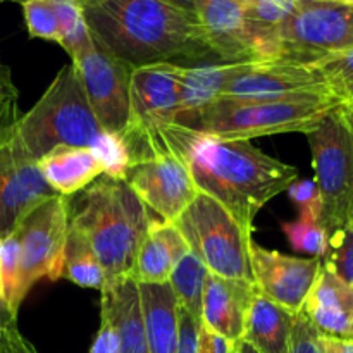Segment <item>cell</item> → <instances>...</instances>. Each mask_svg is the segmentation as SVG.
<instances>
[{
  "mask_svg": "<svg viewBox=\"0 0 353 353\" xmlns=\"http://www.w3.org/2000/svg\"><path fill=\"white\" fill-rule=\"evenodd\" d=\"M150 137L185 162L200 193L226 207L250 233L262 207L299 179V169L264 154L250 140H221L179 123Z\"/></svg>",
  "mask_w": 353,
  "mask_h": 353,
  "instance_id": "6da1fadb",
  "label": "cell"
},
{
  "mask_svg": "<svg viewBox=\"0 0 353 353\" xmlns=\"http://www.w3.org/2000/svg\"><path fill=\"white\" fill-rule=\"evenodd\" d=\"M83 16L90 34L131 68L224 64L199 16L162 0H97Z\"/></svg>",
  "mask_w": 353,
  "mask_h": 353,
  "instance_id": "7a4b0ae2",
  "label": "cell"
},
{
  "mask_svg": "<svg viewBox=\"0 0 353 353\" xmlns=\"http://www.w3.org/2000/svg\"><path fill=\"white\" fill-rule=\"evenodd\" d=\"M68 199L69 228L92 247L105 285L133 276L138 248L150 226V214L124 179L100 176Z\"/></svg>",
  "mask_w": 353,
  "mask_h": 353,
  "instance_id": "3957f363",
  "label": "cell"
},
{
  "mask_svg": "<svg viewBox=\"0 0 353 353\" xmlns=\"http://www.w3.org/2000/svg\"><path fill=\"white\" fill-rule=\"evenodd\" d=\"M343 105L334 95H299L271 102L216 100L179 124L221 140H254L281 133H310Z\"/></svg>",
  "mask_w": 353,
  "mask_h": 353,
  "instance_id": "277c9868",
  "label": "cell"
},
{
  "mask_svg": "<svg viewBox=\"0 0 353 353\" xmlns=\"http://www.w3.org/2000/svg\"><path fill=\"white\" fill-rule=\"evenodd\" d=\"M16 137L34 162L59 147L90 148L102 133L74 64L57 72L33 109L17 119Z\"/></svg>",
  "mask_w": 353,
  "mask_h": 353,
  "instance_id": "5b68a950",
  "label": "cell"
},
{
  "mask_svg": "<svg viewBox=\"0 0 353 353\" xmlns=\"http://www.w3.org/2000/svg\"><path fill=\"white\" fill-rule=\"evenodd\" d=\"M174 226L210 274L254 283L248 254L252 233L212 196L199 192Z\"/></svg>",
  "mask_w": 353,
  "mask_h": 353,
  "instance_id": "8992f818",
  "label": "cell"
},
{
  "mask_svg": "<svg viewBox=\"0 0 353 353\" xmlns=\"http://www.w3.org/2000/svg\"><path fill=\"white\" fill-rule=\"evenodd\" d=\"M312 168L323 199V223L327 238L350 223L353 199V130L341 107L316 130L307 133Z\"/></svg>",
  "mask_w": 353,
  "mask_h": 353,
  "instance_id": "52a82bcc",
  "label": "cell"
},
{
  "mask_svg": "<svg viewBox=\"0 0 353 353\" xmlns=\"http://www.w3.org/2000/svg\"><path fill=\"white\" fill-rule=\"evenodd\" d=\"M68 230V199L61 195L41 200L19 219L14 230L19 240V305L40 279L62 278Z\"/></svg>",
  "mask_w": 353,
  "mask_h": 353,
  "instance_id": "ba28073f",
  "label": "cell"
},
{
  "mask_svg": "<svg viewBox=\"0 0 353 353\" xmlns=\"http://www.w3.org/2000/svg\"><path fill=\"white\" fill-rule=\"evenodd\" d=\"M134 145L140 152L131 161L124 181L159 219L174 223L199 195L188 168L154 137L138 138Z\"/></svg>",
  "mask_w": 353,
  "mask_h": 353,
  "instance_id": "9c48e42d",
  "label": "cell"
},
{
  "mask_svg": "<svg viewBox=\"0 0 353 353\" xmlns=\"http://www.w3.org/2000/svg\"><path fill=\"white\" fill-rule=\"evenodd\" d=\"M281 61L312 64L330 54L353 48L350 7L336 2H302L278 28Z\"/></svg>",
  "mask_w": 353,
  "mask_h": 353,
  "instance_id": "30bf717a",
  "label": "cell"
},
{
  "mask_svg": "<svg viewBox=\"0 0 353 353\" xmlns=\"http://www.w3.org/2000/svg\"><path fill=\"white\" fill-rule=\"evenodd\" d=\"M71 62L78 71L86 99L102 130L123 134L130 123L131 65L90 38Z\"/></svg>",
  "mask_w": 353,
  "mask_h": 353,
  "instance_id": "8fae6325",
  "label": "cell"
},
{
  "mask_svg": "<svg viewBox=\"0 0 353 353\" xmlns=\"http://www.w3.org/2000/svg\"><path fill=\"white\" fill-rule=\"evenodd\" d=\"M199 19L224 64L281 61L278 28L255 23L240 3L205 0Z\"/></svg>",
  "mask_w": 353,
  "mask_h": 353,
  "instance_id": "7c38bea8",
  "label": "cell"
},
{
  "mask_svg": "<svg viewBox=\"0 0 353 353\" xmlns=\"http://www.w3.org/2000/svg\"><path fill=\"white\" fill-rule=\"evenodd\" d=\"M299 95H333L312 64L292 61L240 62L233 65L219 100L271 102Z\"/></svg>",
  "mask_w": 353,
  "mask_h": 353,
  "instance_id": "4fadbf2b",
  "label": "cell"
},
{
  "mask_svg": "<svg viewBox=\"0 0 353 353\" xmlns=\"http://www.w3.org/2000/svg\"><path fill=\"white\" fill-rule=\"evenodd\" d=\"M185 65L150 64L131 69L130 123L123 140L150 137L162 126L176 123L181 112Z\"/></svg>",
  "mask_w": 353,
  "mask_h": 353,
  "instance_id": "5bb4252c",
  "label": "cell"
},
{
  "mask_svg": "<svg viewBox=\"0 0 353 353\" xmlns=\"http://www.w3.org/2000/svg\"><path fill=\"white\" fill-rule=\"evenodd\" d=\"M52 195L55 193L21 147L14 126L0 130V236L12 233L31 207Z\"/></svg>",
  "mask_w": 353,
  "mask_h": 353,
  "instance_id": "9a60e30c",
  "label": "cell"
},
{
  "mask_svg": "<svg viewBox=\"0 0 353 353\" xmlns=\"http://www.w3.org/2000/svg\"><path fill=\"white\" fill-rule=\"evenodd\" d=\"M248 254L257 292L292 314L302 312L307 295L321 269V259L293 257L268 250L254 240L250 241Z\"/></svg>",
  "mask_w": 353,
  "mask_h": 353,
  "instance_id": "2e32d148",
  "label": "cell"
},
{
  "mask_svg": "<svg viewBox=\"0 0 353 353\" xmlns=\"http://www.w3.org/2000/svg\"><path fill=\"white\" fill-rule=\"evenodd\" d=\"M257 295L254 283L207 276L202 300V326L217 334L230 345L243 338L248 310Z\"/></svg>",
  "mask_w": 353,
  "mask_h": 353,
  "instance_id": "e0dca14e",
  "label": "cell"
},
{
  "mask_svg": "<svg viewBox=\"0 0 353 353\" xmlns=\"http://www.w3.org/2000/svg\"><path fill=\"white\" fill-rule=\"evenodd\" d=\"M302 314L321 334L347 338L353 326V292L323 261Z\"/></svg>",
  "mask_w": 353,
  "mask_h": 353,
  "instance_id": "ac0fdd59",
  "label": "cell"
},
{
  "mask_svg": "<svg viewBox=\"0 0 353 353\" xmlns=\"http://www.w3.org/2000/svg\"><path fill=\"white\" fill-rule=\"evenodd\" d=\"M100 293V316L116 327L119 353H148L138 283L133 278L121 279L105 285Z\"/></svg>",
  "mask_w": 353,
  "mask_h": 353,
  "instance_id": "d6986e66",
  "label": "cell"
},
{
  "mask_svg": "<svg viewBox=\"0 0 353 353\" xmlns=\"http://www.w3.org/2000/svg\"><path fill=\"white\" fill-rule=\"evenodd\" d=\"M188 252V243L174 223H164L159 217L152 219L138 248L131 278L143 285L168 283L174 265Z\"/></svg>",
  "mask_w": 353,
  "mask_h": 353,
  "instance_id": "ffe728a7",
  "label": "cell"
},
{
  "mask_svg": "<svg viewBox=\"0 0 353 353\" xmlns=\"http://www.w3.org/2000/svg\"><path fill=\"white\" fill-rule=\"evenodd\" d=\"M55 195L69 199L103 176V168L90 148L59 147L37 162Z\"/></svg>",
  "mask_w": 353,
  "mask_h": 353,
  "instance_id": "44dd1931",
  "label": "cell"
},
{
  "mask_svg": "<svg viewBox=\"0 0 353 353\" xmlns=\"http://www.w3.org/2000/svg\"><path fill=\"white\" fill-rule=\"evenodd\" d=\"M143 312L148 353H176L178 350L179 305L169 283H138Z\"/></svg>",
  "mask_w": 353,
  "mask_h": 353,
  "instance_id": "7402d4cb",
  "label": "cell"
},
{
  "mask_svg": "<svg viewBox=\"0 0 353 353\" xmlns=\"http://www.w3.org/2000/svg\"><path fill=\"white\" fill-rule=\"evenodd\" d=\"M295 316L257 292L248 310L241 341L257 353H290Z\"/></svg>",
  "mask_w": 353,
  "mask_h": 353,
  "instance_id": "603a6c76",
  "label": "cell"
},
{
  "mask_svg": "<svg viewBox=\"0 0 353 353\" xmlns=\"http://www.w3.org/2000/svg\"><path fill=\"white\" fill-rule=\"evenodd\" d=\"M234 64L185 65L181 92V112L176 123H185L207 105L219 100L221 92Z\"/></svg>",
  "mask_w": 353,
  "mask_h": 353,
  "instance_id": "cb8c5ba5",
  "label": "cell"
},
{
  "mask_svg": "<svg viewBox=\"0 0 353 353\" xmlns=\"http://www.w3.org/2000/svg\"><path fill=\"white\" fill-rule=\"evenodd\" d=\"M207 276L209 269L195 254L188 252L174 265L168 281L178 305L199 323H202V300Z\"/></svg>",
  "mask_w": 353,
  "mask_h": 353,
  "instance_id": "d4e9b609",
  "label": "cell"
},
{
  "mask_svg": "<svg viewBox=\"0 0 353 353\" xmlns=\"http://www.w3.org/2000/svg\"><path fill=\"white\" fill-rule=\"evenodd\" d=\"M62 278L69 279L81 288L102 290L105 286V274L85 238L69 228L64 248V271Z\"/></svg>",
  "mask_w": 353,
  "mask_h": 353,
  "instance_id": "484cf974",
  "label": "cell"
},
{
  "mask_svg": "<svg viewBox=\"0 0 353 353\" xmlns=\"http://www.w3.org/2000/svg\"><path fill=\"white\" fill-rule=\"evenodd\" d=\"M314 68L323 74L327 88L343 105L353 103V48L330 54L312 62Z\"/></svg>",
  "mask_w": 353,
  "mask_h": 353,
  "instance_id": "4316f807",
  "label": "cell"
},
{
  "mask_svg": "<svg viewBox=\"0 0 353 353\" xmlns=\"http://www.w3.org/2000/svg\"><path fill=\"white\" fill-rule=\"evenodd\" d=\"M283 233L288 238L293 250L323 259L327 252V233L323 223L310 214H300L293 223H283Z\"/></svg>",
  "mask_w": 353,
  "mask_h": 353,
  "instance_id": "83f0119b",
  "label": "cell"
},
{
  "mask_svg": "<svg viewBox=\"0 0 353 353\" xmlns=\"http://www.w3.org/2000/svg\"><path fill=\"white\" fill-rule=\"evenodd\" d=\"M19 240L16 231L0 236V296L14 317L19 314Z\"/></svg>",
  "mask_w": 353,
  "mask_h": 353,
  "instance_id": "f1b7e54d",
  "label": "cell"
},
{
  "mask_svg": "<svg viewBox=\"0 0 353 353\" xmlns=\"http://www.w3.org/2000/svg\"><path fill=\"white\" fill-rule=\"evenodd\" d=\"M50 3L61 30V47L71 57L92 38L83 16V7L76 0H50Z\"/></svg>",
  "mask_w": 353,
  "mask_h": 353,
  "instance_id": "f546056e",
  "label": "cell"
},
{
  "mask_svg": "<svg viewBox=\"0 0 353 353\" xmlns=\"http://www.w3.org/2000/svg\"><path fill=\"white\" fill-rule=\"evenodd\" d=\"M90 150L97 155L103 168V176L114 179H124L130 169L131 157L123 137L117 133L103 130L93 141Z\"/></svg>",
  "mask_w": 353,
  "mask_h": 353,
  "instance_id": "4dcf8cb0",
  "label": "cell"
},
{
  "mask_svg": "<svg viewBox=\"0 0 353 353\" xmlns=\"http://www.w3.org/2000/svg\"><path fill=\"white\" fill-rule=\"evenodd\" d=\"M321 261L353 292V223L327 238V252Z\"/></svg>",
  "mask_w": 353,
  "mask_h": 353,
  "instance_id": "1f68e13d",
  "label": "cell"
},
{
  "mask_svg": "<svg viewBox=\"0 0 353 353\" xmlns=\"http://www.w3.org/2000/svg\"><path fill=\"white\" fill-rule=\"evenodd\" d=\"M21 7L31 38L55 41L61 45V30L50 0H28L21 3Z\"/></svg>",
  "mask_w": 353,
  "mask_h": 353,
  "instance_id": "d6a6232c",
  "label": "cell"
},
{
  "mask_svg": "<svg viewBox=\"0 0 353 353\" xmlns=\"http://www.w3.org/2000/svg\"><path fill=\"white\" fill-rule=\"evenodd\" d=\"M300 0H254L245 12L255 23L269 28H279L299 10Z\"/></svg>",
  "mask_w": 353,
  "mask_h": 353,
  "instance_id": "836d02e7",
  "label": "cell"
},
{
  "mask_svg": "<svg viewBox=\"0 0 353 353\" xmlns=\"http://www.w3.org/2000/svg\"><path fill=\"white\" fill-rule=\"evenodd\" d=\"M290 200L299 207L300 214H310V216L321 219L323 216V199H321L319 188L314 179H296L286 188Z\"/></svg>",
  "mask_w": 353,
  "mask_h": 353,
  "instance_id": "e575fe53",
  "label": "cell"
},
{
  "mask_svg": "<svg viewBox=\"0 0 353 353\" xmlns=\"http://www.w3.org/2000/svg\"><path fill=\"white\" fill-rule=\"evenodd\" d=\"M17 92L16 85L12 81L9 68L0 62V130H9L16 126L19 119V110H17Z\"/></svg>",
  "mask_w": 353,
  "mask_h": 353,
  "instance_id": "d590c367",
  "label": "cell"
},
{
  "mask_svg": "<svg viewBox=\"0 0 353 353\" xmlns=\"http://www.w3.org/2000/svg\"><path fill=\"white\" fill-rule=\"evenodd\" d=\"M290 353H323L319 343V331L302 312L296 314L293 319Z\"/></svg>",
  "mask_w": 353,
  "mask_h": 353,
  "instance_id": "8d00e7d4",
  "label": "cell"
},
{
  "mask_svg": "<svg viewBox=\"0 0 353 353\" xmlns=\"http://www.w3.org/2000/svg\"><path fill=\"white\" fill-rule=\"evenodd\" d=\"M88 353H119V340L116 327L109 319L100 316V327Z\"/></svg>",
  "mask_w": 353,
  "mask_h": 353,
  "instance_id": "74e56055",
  "label": "cell"
},
{
  "mask_svg": "<svg viewBox=\"0 0 353 353\" xmlns=\"http://www.w3.org/2000/svg\"><path fill=\"white\" fill-rule=\"evenodd\" d=\"M231 345L217 334L210 333L205 326L200 324L199 330V348L196 353H230Z\"/></svg>",
  "mask_w": 353,
  "mask_h": 353,
  "instance_id": "f35d334b",
  "label": "cell"
},
{
  "mask_svg": "<svg viewBox=\"0 0 353 353\" xmlns=\"http://www.w3.org/2000/svg\"><path fill=\"white\" fill-rule=\"evenodd\" d=\"M17 331H19V327H17V317H14L9 312V309L3 303L2 296H0V353H2L6 345L9 343V340Z\"/></svg>",
  "mask_w": 353,
  "mask_h": 353,
  "instance_id": "ab89813d",
  "label": "cell"
},
{
  "mask_svg": "<svg viewBox=\"0 0 353 353\" xmlns=\"http://www.w3.org/2000/svg\"><path fill=\"white\" fill-rule=\"evenodd\" d=\"M319 343L323 353H353V341L347 340V338L319 333Z\"/></svg>",
  "mask_w": 353,
  "mask_h": 353,
  "instance_id": "60d3db41",
  "label": "cell"
},
{
  "mask_svg": "<svg viewBox=\"0 0 353 353\" xmlns=\"http://www.w3.org/2000/svg\"><path fill=\"white\" fill-rule=\"evenodd\" d=\"M2 353H38V350L23 336V334H21V331H17V333L10 338L9 343L6 345Z\"/></svg>",
  "mask_w": 353,
  "mask_h": 353,
  "instance_id": "b9f144b4",
  "label": "cell"
},
{
  "mask_svg": "<svg viewBox=\"0 0 353 353\" xmlns=\"http://www.w3.org/2000/svg\"><path fill=\"white\" fill-rule=\"evenodd\" d=\"M162 2L169 3V6H172V7H178V9H181V10H186V12H190V14H195V16H199L200 7L203 6V2H205V0H162Z\"/></svg>",
  "mask_w": 353,
  "mask_h": 353,
  "instance_id": "7bdbcfd3",
  "label": "cell"
},
{
  "mask_svg": "<svg viewBox=\"0 0 353 353\" xmlns=\"http://www.w3.org/2000/svg\"><path fill=\"white\" fill-rule=\"evenodd\" d=\"M341 110H343L345 117H347L348 124H350L352 130H353V103L352 105H341Z\"/></svg>",
  "mask_w": 353,
  "mask_h": 353,
  "instance_id": "ee69618b",
  "label": "cell"
},
{
  "mask_svg": "<svg viewBox=\"0 0 353 353\" xmlns=\"http://www.w3.org/2000/svg\"><path fill=\"white\" fill-rule=\"evenodd\" d=\"M234 347H236L238 353H257L254 348L248 347L247 343H243V341H238V343H234Z\"/></svg>",
  "mask_w": 353,
  "mask_h": 353,
  "instance_id": "f6af8a7d",
  "label": "cell"
},
{
  "mask_svg": "<svg viewBox=\"0 0 353 353\" xmlns=\"http://www.w3.org/2000/svg\"><path fill=\"white\" fill-rule=\"evenodd\" d=\"M333 2L341 3V6H347V7H353V0H333Z\"/></svg>",
  "mask_w": 353,
  "mask_h": 353,
  "instance_id": "bcb514c9",
  "label": "cell"
},
{
  "mask_svg": "<svg viewBox=\"0 0 353 353\" xmlns=\"http://www.w3.org/2000/svg\"><path fill=\"white\" fill-rule=\"evenodd\" d=\"M233 2L240 3V6H243V7H247V6H250V3L254 2V0H233Z\"/></svg>",
  "mask_w": 353,
  "mask_h": 353,
  "instance_id": "7dc6e473",
  "label": "cell"
},
{
  "mask_svg": "<svg viewBox=\"0 0 353 353\" xmlns=\"http://www.w3.org/2000/svg\"><path fill=\"white\" fill-rule=\"evenodd\" d=\"M76 2L79 3V6H86V3H92V2H97V0H76Z\"/></svg>",
  "mask_w": 353,
  "mask_h": 353,
  "instance_id": "c3c4849f",
  "label": "cell"
},
{
  "mask_svg": "<svg viewBox=\"0 0 353 353\" xmlns=\"http://www.w3.org/2000/svg\"><path fill=\"white\" fill-rule=\"evenodd\" d=\"M300 2H333V0H300Z\"/></svg>",
  "mask_w": 353,
  "mask_h": 353,
  "instance_id": "681fc988",
  "label": "cell"
},
{
  "mask_svg": "<svg viewBox=\"0 0 353 353\" xmlns=\"http://www.w3.org/2000/svg\"><path fill=\"white\" fill-rule=\"evenodd\" d=\"M347 340H352V341H353V326H352V330H350V333H348V336H347Z\"/></svg>",
  "mask_w": 353,
  "mask_h": 353,
  "instance_id": "f907efd6",
  "label": "cell"
},
{
  "mask_svg": "<svg viewBox=\"0 0 353 353\" xmlns=\"http://www.w3.org/2000/svg\"><path fill=\"white\" fill-rule=\"evenodd\" d=\"M0 2H2V0H0ZM9 2H17V3H24V2H28V0H9Z\"/></svg>",
  "mask_w": 353,
  "mask_h": 353,
  "instance_id": "816d5d0a",
  "label": "cell"
},
{
  "mask_svg": "<svg viewBox=\"0 0 353 353\" xmlns=\"http://www.w3.org/2000/svg\"><path fill=\"white\" fill-rule=\"evenodd\" d=\"M350 223H353V199H352V209H350Z\"/></svg>",
  "mask_w": 353,
  "mask_h": 353,
  "instance_id": "f5cc1de1",
  "label": "cell"
},
{
  "mask_svg": "<svg viewBox=\"0 0 353 353\" xmlns=\"http://www.w3.org/2000/svg\"><path fill=\"white\" fill-rule=\"evenodd\" d=\"M230 353H238V352H236V347H234V345H231V350H230Z\"/></svg>",
  "mask_w": 353,
  "mask_h": 353,
  "instance_id": "db71d44e",
  "label": "cell"
},
{
  "mask_svg": "<svg viewBox=\"0 0 353 353\" xmlns=\"http://www.w3.org/2000/svg\"><path fill=\"white\" fill-rule=\"evenodd\" d=\"M350 16H352V24H353V7H350Z\"/></svg>",
  "mask_w": 353,
  "mask_h": 353,
  "instance_id": "11a10c76",
  "label": "cell"
}]
</instances>
